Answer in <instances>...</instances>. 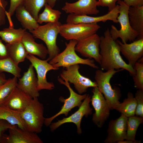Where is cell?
<instances>
[{"label": "cell", "mask_w": 143, "mask_h": 143, "mask_svg": "<svg viewBox=\"0 0 143 143\" xmlns=\"http://www.w3.org/2000/svg\"><path fill=\"white\" fill-rule=\"evenodd\" d=\"M5 120L12 125H16L20 128L26 129L21 112L11 109L3 105H0V120Z\"/></svg>", "instance_id": "obj_22"}, {"label": "cell", "mask_w": 143, "mask_h": 143, "mask_svg": "<svg viewBox=\"0 0 143 143\" xmlns=\"http://www.w3.org/2000/svg\"><path fill=\"white\" fill-rule=\"evenodd\" d=\"M6 45L8 57L18 65L24 61L28 54L21 41Z\"/></svg>", "instance_id": "obj_25"}, {"label": "cell", "mask_w": 143, "mask_h": 143, "mask_svg": "<svg viewBox=\"0 0 143 143\" xmlns=\"http://www.w3.org/2000/svg\"><path fill=\"white\" fill-rule=\"evenodd\" d=\"M9 134L1 138L0 142L6 143H43L37 133L16 127L8 129Z\"/></svg>", "instance_id": "obj_14"}, {"label": "cell", "mask_w": 143, "mask_h": 143, "mask_svg": "<svg viewBox=\"0 0 143 143\" xmlns=\"http://www.w3.org/2000/svg\"><path fill=\"white\" fill-rule=\"evenodd\" d=\"M117 3L119 6V12L117 20L120 24V28L118 30L112 25L110 30L111 36L114 40L120 38L123 43L133 41L138 37V34L132 28L129 23L128 12L130 7L122 0H119Z\"/></svg>", "instance_id": "obj_5"}, {"label": "cell", "mask_w": 143, "mask_h": 143, "mask_svg": "<svg viewBox=\"0 0 143 143\" xmlns=\"http://www.w3.org/2000/svg\"><path fill=\"white\" fill-rule=\"evenodd\" d=\"M37 78L35 73L34 68L31 64L27 71L24 73L22 77L19 78L16 87L32 98L39 96L38 90Z\"/></svg>", "instance_id": "obj_19"}, {"label": "cell", "mask_w": 143, "mask_h": 143, "mask_svg": "<svg viewBox=\"0 0 143 143\" xmlns=\"http://www.w3.org/2000/svg\"><path fill=\"white\" fill-rule=\"evenodd\" d=\"M100 28L97 23L61 24L59 34L67 40L78 41L96 33Z\"/></svg>", "instance_id": "obj_7"}, {"label": "cell", "mask_w": 143, "mask_h": 143, "mask_svg": "<svg viewBox=\"0 0 143 143\" xmlns=\"http://www.w3.org/2000/svg\"><path fill=\"white\" fill-rule=\"evenodd\" d=\"M128 15L130 25L138 38H143V6L130 7Z\"/></svg>", "instance_id": "obj_23"}, {"label": "cell", "mask_w": 143, "mask_h": 143, "mask_svg": "<svg viewBox=\"0 0 143 143\" xmlns=\"http://www.w3.org/2000/svg\"><path fill=\"white\" fill-rule=\"evenodd\" d=\"M47 4V0H25L24 4L26 10L37 20L39 12Z\"/></svg>", "instance_id": "obj_31"}, {"label": "cell", "mask_w": 143, "mask_h": 143, "mask_svg": "<svg viewBox=\"0 0 143 143\" xmlns=\"http://www.w3.org/2000/svg\"><path fill=\"white\" fill-rule=\"evenodd\" d=\"M17 126L16 125H12L7 122L3 120H0V138L3 131L9 129ZM0 142H1L0 141Z\"/></svg>", "instance_id": "obj_37"}, {"label": "cell", "mask_w": 143, "mask_h": 143, "mask_svg": "<svg viewBox=\"0 0 143 143\" xmlns=\"http://www.w3.org/2000/svg\"><path fill=\"white\" fill-rule=\"evenodd\" d=\"M119 44L120 52L128 61V64L134 68L135 63L143 57V38H138L130 43H123L116 40Z\"/></svg>", "instance_id": "obj_18"}, {"label": "cell", "mask_w": 143, "mask_h": 143, "mask_svg": "<svg viewBox=\"0 0 143 143\" xmlns=\"http://www.w3.org/2000/svg\"><path fill=\"white\" fill-rule=\"evenodd\" d=\"M25 0H10V5L8 12L6 15L8 18L10 24H13L11 17L15 13L17 8L19 6L24 5Z\"/></svg>", "instance_id": "obj_35"}, {"label": "cell", "mask_w": 143, "mask_h": 143, "mask_svg": "<svg viewBox=\"0 0 143 143\" xmlns=\"http://www.w3.org/2000/svg\"><path fill=\"white\" fill-rule=\"evenodd\" d=\"M18 78L14 77L8 79L0 86V105H2L13 89L16 87Z\"/></svg>", "instance_id": "obj_32"}, {"label": "cell", "mask_w": 143, "mask_h": 143, "mask_svg": "<svg viewBox=\"0 0 143 143\" xmlns=\"http://www.w3.org/2000/svg\"><path fill=\"white\" fill-rule=\"evenodd\" d=\"M44 111L43 105L38 97L33 98L28 106L21 112L27 130L37 133L42 132L45 119Z\"/></svg>", "instance_id": "obj_6"}, {"label": "cell", "mask_w": 143, "mask_h": 143, "mask_svg": "<svg viewBox=\"0 0 143 143\" xmlns=\"http://www.w3.org/2000/svg\"><path fill=\"white\" fill-rule=\"evenodd\" d=\"M16 16L23 28L29 31L36 29L39 23L26 10L24 5L19 6L15 12Z\"/></svg>", "instance_id": "obj_24"}, {"label": "cell", "mask_w": 143, "mask_h": 143, "mask_svg": "<svg viewBox=\"0 0 143 143\" xmlns=\"http://www.w3.org/2000/svg\"><path fill=\"white\" fill-rule=\"evenodd\" d=\"M119 6L116 5L115 8L108 13L103 15L92 17L87 15H79L69 14L66 19V23L78 24H92L102 22L105 23L111 20L115 23H118L117 17L119 15Z\"/></svg>", "instance_id": "obj_16"}, {"label": "cell", "mask_w": 143, "mask_h": 143, "mask_svg": "<svg viewBox=\"0 0 143 143\" xmlns=\"http://www.w3.org/2000/svg\"><path fill=\"white\" fill-rule=\"evenodd\" d=\"M8 57L6 46L2 42L0 38V59Z\"/></svg>", "instance_id": "obj_40"}, {"label": "cell", "mask_w": 143, "mask_h": 143, "mask_svg": "<svg viewBox=\"0 0 143 143\" xmlns=\"http://www.w3.org/2000/svg\"><path fill=\"white\" fill-rule=\"evenodd\" d=\"M43 12L39 14L37 20L39 24L52 23L59 21L61 13L58 10L53 9L47 4L44 6Z\"/></svg>", "instance_id": "obj_28"}, {"label": "cell", "mask_w": 143, "mask_h": 143, "mask_svg": "<svg viewBox=\"0 0 143 143\" xmlns=\"http://www.w3.org/2000/svg\"><path fill=\"white\" fill-rule=\"evenodd\" d=\"M7 80L4 73H0V86L5 83Z\"/></svg>", "instance_id": "obj_41"}, {"label": "cell", "mask_w": 143, "mask_h": 143, "mask_svg": "<svg viewBox=\"0 0 143 143\" xmlns=\"http://www.w3.org/2000/svg\"><path fill=\"white\" fill-rule=\"evenodd\" d=\"M143 122V117L133 115L128 117L125 140L136 141V132L138 127Z\"/></svg>", "instance_id": "obj_29"}, {"label": "cell", "mask_w": 143, "mask_h": 143, "mask_svg": "<svg viewBox=\"0 0 143 143\" xmlns=\"http://www.w3.org/2000/svg\"><path fill=\"white\" fill-rule=\"evenodd\" d=\"M58 0H47V4L52 8L55 6L56 1Z\"/></svg>", "instance_id": "obj_42"}, {"label": "cell", "mask_w": 143, "mask_h": 143, "mask_svg": "<svg viewBox=\"0 0 143 143\" xmlns=\"http://www.w3.org/2000/svg\"><path fill=\"white\" fill-rule=\"evenodd\" d=\"M21 69L9 57L0 59V73L6 72L19 78L21 76Z\"/></svg>", "instance_id": "obj_30"}, {"label": "cell", "mask_w": 143, "mask_h": 143, "mask_svg": "<svg viewBox=\"0 0 143 143\" xmlns=\"http://www.w3.org/2000/svg\"><path fill=\"white\" fill-rule=\"evenodd\" d=\"M58 81L60 83L64 85L68 88L70 93L68 98L65 99L63 97H60L59 100L64 103L60 110L56 114L51 117L45 118L44 124L47 126H49L52 120L58 116L62 114L67 116L69 111L74 108L79 107L81 104L82 101L86 97L87 94L81 95L78 94L73 91L71 87L70 84L67 81L62 79L61 78H58Z\"/></svg>", "instance_id": "obj_9"}, {"label": "cell", "mask_w": 143, "mask_h": 143, "mask_svg": "<svg viewBox=\"0 0 143 143\" xmlns=\"http://www.w3.org/2000/svg\"><path fill=\"white\" fill-rule=\"evenodd\" d=\"M26 30L20 28L16 29L10 26L0 30V37L7 44H11L21 41Z\"/></svg>", "instance_id": "obj_26"}, {"label": "cell", "mask_w": 143, "mask_h": 143, "mask_svg": "<svg viewBox=\"0 0 143 143\" xmlns=\"http://www.w3.org/2000/svg\"><path fill=\"white\" fill-rule=\"evenodd\" d=\"M91 102V96L87 94L76 111L68 117L63 118L60 120H58L56 122L51 123L49 125L51 131L53 132L64 124L73 123L76 126L78 134L79 135L81 134L82 131L81 128V123L83 118L84 116L87 117L92 113V109L90 105Z\"/></svg>", "instance_id": "obj_11"}, {"label": "cell", "mask_w": 143, "mask_h": 143, "mask_svg": "<svg viewBox=\"0 0 143 143\" xmlns=\"http://www.w3.org/2000/svg\"><path fill=\"white\" fill-rule=\"evenodd\" d=\"M119 0H98V6L107 7L108 8L109 12L113 9L116 6V2Z\"/></svg>", "instance_id": "obj_36"}, {"label": "cell", "mask_w": 143, "mask_h": 143, "mask_svg": "<svg viewBox=\"0 0 143 143\" xmlns=\"http://www.w3.org/2000/svg\"><path fill=\"white\" fill-rule=\"evenodd\" d=\"M136 107L135 97L132 93L129 92L127 93V97L120 103L116 110L128 118L135 115Z\"/></svg>", "instance_id": "obj_27"}, {"label": "cell", "mask_w": 143, "mask_h": 143, "mask_svg": "<svg viewBox=\"0 0 143 143\" xmlns=\"http://www.w3.org/2000/svg\"><path fill=\"white\" fill-rule=\"evenodd\" d=\"M77 42V41L72 40H70L68 43H66V48L64 50L49 61V63L54 67L58 68L61 67L66 68L75 64H82L98 69V67L95 63L94 60L82 59L77 54L75 47Z\"/></svg>", "instance_id": "obj_4"}, {"label": "cell", "mask_w": 143, "mask_h": 143, "mask_svg": "<svg viewBox=\"0 0 143 143\" xmlns=\"http://www.w3.org/2000/svg\"><path fill=\"white\" fill-rule=\"evenodd\" d=\"M141 142L140 141L137 140L136 141L124 140L119 142L118 143H140Z\"/></svg>", "instance_id": "obj_43"}, {"label": "cell", "mask_w": 143, "mask_h": 143, "mask_svg": "<svg viewBox=\"0 0 143 143\" xmlns=\"http://www.w3.org/2000/svg\"><path fill=\"white\" fill-rule=\"evenodd\" d=\"M32 99L16 87L2 105L13 110L21 112L29 105Z\"/></svg>", "instance_id": "obj_20"}, {"label": "cell", "mask_w": 143, "mask_h": 143, "mask_svg": "<svg viewBox=\"0 0 143 143\" xmlns=\"http://www.w3.org/2000/svg\"><path fill=\"white\" fill-rule=\"evenodd\" d=\"M135 97L136 102L135 115L143 117V90L138 89L135 93Z\"/></svg>", "instance_id": "obj_34"}, {"label": "cell", "mask_w": 143, "mask_h": 143, "mask_svg": "<svg viewBox=\"0 0 143 143\" xmlns=\"http://www.w3.org/2000/svg\"><path fill=\"white\" fill-rule=\"evenodd\" d=\"M21 42L28 54L36 56L42 60L46 59L48 54L47 47L42 43L36 42L34 37L30 33L26 31Z\"/></svg>", "instance_id": "obj_21"}, {"label": "cell", "mask_w": 143, "mask_h": 143, "mask_svg": "<svg viewBox=\"0 0 143 143\" xmlns=\"http://www.w3.org/2000/svg\"><path fill=\"white\" fill-rule=\"evenodd\" d=\"M7 3V2L4 0H0V4L1 5H4Z\"/></svg>", "instance_id": "obj_44"}, {"label": "cell", "mask_w": 143, "mask_h": 143, "mask_svg": "<svg viewBox=\"0 0 143 143\" xmlns=\"http://www.w3.org/2000/svg\"><path fill=\"white\" fill-rule=\"evenodd\" d=\"M92 92L93 95L91 102L95 111L92 121L98 127L101 128L109 117L111 109L97 87H93Z\"/></svg>", "instance_id": "obj_12"}, {"label": "cell", "mask_w": 143, "mask_h": 143, "mask_svg": "<svg viewBox=\"0 0 143 143\" xmlns=\"http://www.w3.org/2000/svg\"><path fill=\"white\" fill-rule=\"evenodd\" d=\"M60 75L61 78L72 83L79 94L85 93L88 88L97 87L95 81L82 75L79 73L80 66L79 64L73 65L65 68Z\"/></svg>", "instance_id": "obj_8"}, {"label": "cell", "mask_w": 143, "mask_h": 143, "mask_svg": "<svg viewBox=\"0 0 143 143\" xmlns=\"http://www.w3.org/2000/svg\"><path fill=\"white\" fill-rule=\"evenodd\" d=\"M100 37V52L101 60L100 65L101 70L106 71L112 69L125 70L131 75H134L135 69L122 58L119 44L112 38L110 30L107 29L104 35Z\"/></svg>", "instance_id": "obj_1"}, {"label": "cell", "mask_w": 143, "mask_h": 143, "mask_svg": "<svg viewBox=\"0 0 143 143\" xmlns=\"http://www.w3.org/2000/svg\"><path fill=\"white\" fill-rule=\"evenodd\" d=\"M31 63L36 71L37 74V88L39 91L42 90H51L55 88L53 83L48 82L46 78L47 73L51 70H57L59 68L54 67L47 60L39 59L35 56L28 54L26 57Z\"/></svg>", "instance_id": "obj_10"}, {"label": "cell", "mask_w": 143, "mask_h": 143, "mask_svg": "<svg viewBox=\"0 0 143 143\" xmlns=\"http://www.w3.org/2000/svg\"><path fill=\"white\" fill-rule=\"evenodd\" d=\"M7 5H1L0 4V26L4 25L6 23V11L5 9Z\"/></svg>", "instance_id": "obj_38"}, {"label": "cell", "mask_w": 143, "mask_h": 143, "mask_svg": "<svg viewBox=\"0 0 143 143\" xmlns=\"http://www.w3.org/2000/svg\"><path fill=\"white\" fill-rule=\"evenodd\" d=\"M128 118L123 114L118 118L111 120L107 130L105 143H118L125 139Z\"/></svg>", "instance_id": "obj_15"}, {"label": "cell", "mask_w": 143, "mask_h": 143, "mask_svg": "<svg viewBox=\"0 0 143 143\" xmlns=\"http://www.w3.org/2000/svg\"><path fill=\"white\" fill-rule=\"evenodd\" d=\"M101 37L95 33L78 41L75 47V51L87 58L92 59L100 64L101 56L100 54Z\"/></svg>", "instance_id": "obj_13"}, {"label": "cell", "mask_w": 143, "mask_h": 143, "mask_svg": "<svg viewBox=\"0 0 143 143\" xmlns=\"http://www.w3.org/2000/svg\"><path fill=\"white\" fill-rule=\"evenodd\" d=\"M61 24L59 21L48 23L43 25H39L36 29L29 31L34 38L42 40L46 44L48 55L47 59L48 61L60 53L56 41Z\"/></svg>", "instance_id": "obj_3"}, {"label": "cell", "mask_w": 143, "mask_h": 143, "mask_svg": "<svg viewBox=\"0 0 143 143\" xmlns=\"http://www.w3.org/2000/svg\"><path fill=\"white\" fill-rule=\"evenodd\" d=\"M143 57L140 61L136 62L134 66L135 73L133 77L135 87L138 89L143 90Z\"/></svg>", "instance_id": "obj_33"}, {"label": "cell", "mask_w": 143, "mask_h": 143, "mask_svg": "<svg viewBox=\"0 0 143 143\" xmlns=\"http://www.w3.org/2000/svg\"><path fill=\"white\" fill-rule=\"evenodd\" d=\"M123 70L111 69L106 72L97 69L95 76V82L99 90L102 94L111 109H115L120 103L119 89L117 87L113 88L110 83L111 79L117 72Z\"/></svg>", "instance_id": "obj_2"}, {"label": "cell", "mask_w": 143, "mask_h": 143, "mask_svg": "<svg viewBox=\"0 0 143 143\" xmlns=\"http://www.w3.org/2000/svg\"><path fill=\"white\" fill-rule=\"evenodd\" d=\"M123 1L129 7L143 6V0H123Z\"/></svg>", "instance_id": "obj_39"}, {"label": "cell", "mask_w": 143, "mask_h": 143, "mask_svg": "<svg viewBox=\"0 0 143 143\" xmlns=\"http://www.w3.org/2000/svg\"><path fill=\"white\" fill-rule=\"evenodd\" d=\"M97 6L96 0H78L73 3L66 2L62 10L69 14L97 15L99 12Z\"/></svg>", "instance_id": "obj_17"}]
</instances>
